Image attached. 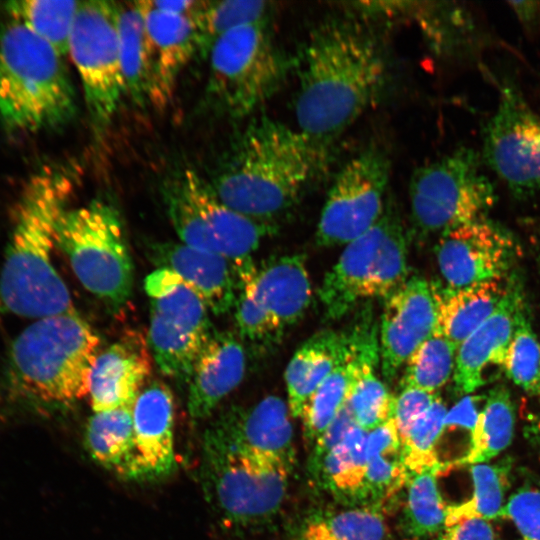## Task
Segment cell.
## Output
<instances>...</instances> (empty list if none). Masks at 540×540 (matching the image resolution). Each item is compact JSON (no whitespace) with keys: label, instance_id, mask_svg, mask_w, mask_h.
Wrapping results in <instances>:
<instances>
[{"label":"cell","instance_id":"cell-1","mask_svg":"<svg viewBox=\"0 0 540 540\" xmlns=\"http://www.w3.org/2000/svg\"><path fill=\"white\" fill-rule=\"evenodd\" d=\"M297 129L324 152L378 99L385 56L358 24L333 19L309 35L298 64Z\"/></svg>","mask_w":540,"mask_h":540},{"label":"cell","instance_id":"cell-2","mask_svg":"<svg viewBox=\"0 0 540 540\" xmlns=\"http://www.w3.org/2000/svg\"><path fill=\"white\" fill-rule=\"evenodd\" d=\"M326 155L298 129L261 116L233 136L207 178L225 205L276 225L299 202Z\"/></svg>","mask_w":540,"mask_h":540},{"label":"cell","instance_id":"cell-3","mask_svg":"<svg viewBox=\"0 0 540 540\" xmlns=\"http://www.w3.org/2000/svg\"><path fill=\"white\" fill-rule=\"evenodd\" d=\"M71 176L63 168H44L22 193L0 273V300L18 316L75 310L52 261L56 226L73 192Z\"/></svg>","mask_w":540,"mask_h":540},{"label":"cell","instance_id":"cell-4","mask_svg":"<svg viewBox=\"0 0 540 540\" xmlns=\"http://www.w3.org/2000/svg\"><path fill=\"white\" fill-rule=\"evenodd\" d=\"M62 55L21 23L0 25V119L11 133L62 128L76 97Z\"/></svg>","mask_w":540,"mask_h":540},{"label":"cell","instance_id":"cell-5","mask_svg":"<svg viewBox=\"0 0 540 540\" xmlns=\"http://www.w3.org/2000/svg\"><path fill=\"white\" fill-rule=\"evenodd\" d=\"M100 339L75 310L36 319L14 340L10 385L18 396L49 405L88 395Z\"/></svg>","mask_w":540,"mask_h":540},{"label":"cell","instance_id":"cell-6","mask_svg":"<svg viewBox=\"0 0 540 540\" xmlns=\"http://www.w3.org/2000/svg\"><path fill=\"white\" fill-rule=\"evenodd\" d=\"M55 244L86 290L111 311L126 304L134 268L121 215L113 204L93 199L66 209L56 226Z\"/></svg>","mask_w":540,"mask_h":540},{"label":"cell","instance_id":"cell-7","mask_svg":"<svg viewBox=\"0 0 540 540\" xmlns=\"http://www.w3.org/2000/svg\"><path fill=\"white\" fill-rule=\"evenodd\" d=\"M407 232L398 210L386 204L380 219L346 244L325 274L319 299L326 318L337 320L358 303L387 297L408 278Z\"/></svg>","mask_w":540,"mask_h":540},{"label":"cell","instance_id":"cell-8","mask_svg":"<svg viewBox=\"0 0 540 540\" xmlns=\"http://www.w3.org/2000/svg\"><path fill=\"white\" fill-rule=\"evenodd\" d=\"M207 60L205 102L214 112L234 119L247 117L272 97L288 68L268 22L227 32L214 43Z\"/></svg>","mask_w":540,"mask_h":540},{"label":"cell","instance_id":"cell-9","mask_svg":"<svg viewBox=\"0 0 540 540\" xmlns=\"http://www.w3.org/2000/svg\"><path fill=\"white\" fill-rule=\"evenodd\" d=\"M161 195L182 243L235 263L252 258L261 241L277 232V225L251 219L225 205L208 178L192 168L176 169L166 176Z\"/></svg>","mask_w":540,"mask_h":540},{"label":"cell","instance_id":"cell-10","mask_svg":"<svg viewBox=\"0 0 540 540\" xmlns=\"http://www.w3.org/2000/svg\"><path fill=\"white\" fill-rule=\"evenodd\" d=\"M481 155L459 147L413 172L409 184L412 231L418 238L486 217L496 191L484 174Z\"/></svg>","mask_w":540,"mask_h":540},{"label":"cell","instance_id":"cell-11","mask_svg":"<svg viewBox=\"0 0 540 540\" xmlns=\"http://www.w3.org/2000/svg\"><path fill=\"white\" fill-rule=\"evenodd\" d=\"M292 468L258 453L203 444L206 496L229 527L267 522L282 506Z\"/></svg>","mask_w":540,"mask_h":540},{"label":"cell","instance_id":"cell-12","mask_svg":"<svg viewBox=\"0 0 540 540\" xmlns=\"http://www.w3.org/2000/svg\"><path fill=\"white\" fill-rule=\"evenodd\" d=\"M150 298L147 342L162 374L188 382L193 366L214 333L209 309L175 272L157 268L144 281Z\"/></svg>","mask_w":540,"mask_h":540},{"label":"cell","instance_id":"cell-13","mask_svg":"<svg viewBox=\"0 0 540 540\" xmlns=\"http://www.w3.org/2000/svg\"><path fill=\"white\" fill-rule=\"evenodd\" d=\"M119 4L80 1L71 31L68 53L82 83L86 106L96 132L111 123L126 95L119 38Z\"/></svg>","mask_w":540,"mask_h":540},{"label":"cell","instance_id":"cell-14","mask_svg":"<svg viewBox=\"0 0 540 540\" xmlns=\"http://www.w3.org/2000/svg\"><path fill=\"white\" fill-rule=\"evenodd\" d=\"M480 155L515 197L540 192V114L509 80L498 84L497 105L483 127Z\"/></svg>","mask_w":540,"mask_h":540},{"label":"cell","instance_id":"cell-15","mask_svg":"<svg viewBox=\"0 0 540 540\" xmlns=\"http://www.w3.org/2000/svg\"><path fill=\"white\" fill-rule=\"evenodd\" d=\"M389 178L390 161L378 147L371 146L350 159L328 191L316 243L346 245L368 231L385 210Z\"/></svg>","mask_w":540,"mask_h":540},{"label":"cell","instance_id":"cell-16","mask_svg":"<svg viewBox=\"0 0 540 540\" xmlns=\"http://www.w3.org/2000/svg\"><path fill=\"white\" fill-rule=\"evenodd\" d=\"M515 248L504 228L483 217L443 232L435 254L445 286L458 289L502 280L512 264Z\"/></svg>","mask_w":540,"mask_h":540},{"label":"cell","instance_id":"cell-17","mask_svg":"<svg viewBox=\"0 0 540 540\" xmlns=\"http://www.w3.org/2000/svg\"><path fill=\"white\" fill-rule=\"evenodd\" d=\"M291 417L288 403L274 395L250 407L232 406L209 425L203 444L262 454L292 468Z\"/></svg>","mask_w":540,"mask_h":540},{"label":"cell","instance_id":"cell-18","mask_svg":"<svg viewBox=\"0 0 540 540\" xmlns=\"http://www.w3.org/2000/svg\"><path fill=\"white\" fill-rule=\"evenodd\" d=\"M436 303L431 284L423 277H408L384 298L379 327L382 375L394 378L411 354L434 332Z\"/></svg>","mask_w":540,"mask_h":540},{"label":"cell","instance_id":"cell-19","mask_svg":"<svg viewBox=\"0 0 540 540\" xmlns=\"http://www.w3.org/2000/svg\"><path fill=\"white\" fill-rule=\"evenodd\" d=\"M137 3L144 19L148 102L162 109L180 73L197 54V29L191 15L161 11L150 0Z\"/></svg>","mask_w":540,"mask_h":540},{"label":"cell","instance_id":"cell-20","mask_svg":"<svg viewBox=\"0 0 540 540\" xmlns=\"http://www.w3.org/2000/svg\"><path fill=\"white\" fill-rule=\"evenodd\" d=\"M151 357L147 339L137 330L126 331L98 353L88 382L93 411L133 407L151 374Z\"/></svg>","mask_w":540,"mask_h":540},{"label":"cell","instance_id":"cell-21","mask_svg":"<svg viewBox=\"0 0 540 540\" xmlns=\"http://www.w3.org/2000/svg\"><path fill=\"white\" fill-rule=\"evenodd\" d=\"M238 284L285 330L308 309L312 288L302 254L273 257L257 266L252 258L235 263Z\"/></svg>","mask_w":540,"mask_h":540},{"label":"cell","instance_id":"cell-22","mask_svg":"<svg viewBox=\"0 0 540 540\" xmlns=\"http://www.w3.org/2000/svg\"><path fill=\"white\" fill-rule=\"evenodd\" d=\"M148 257L158 268L175 272L203 299L215 315L230 312L238 294L235 262L209 251L175 242L147 244Z\"/></svg>","mask_w":540,"mask_h":540},{"label":"cell","instance_id":"cell-23","mask_svg":"<svg viewBox=\"0 0 540 540\" xmlns=\"http://www.w3.org/2000/svg\"><path fill=\"white\" fill-rule=\"evenodd\" d=\"M246 353L231 331H214L198 356L188 380V411L193 420L209 417L243 380Z\"/></svg>","mask_w":540,"mask_h":540},{"label":"cell","instance_id":"cell-24","mask_svg":"<svg viewBox=\"0 0 540 540\" xmlns=\"http://www.w3.org/2000/svg\"><path fill=\"white\" fill-rule=\"evenodd\" d=\"M522 300L520 288L510 284L492 315L459 345L452 375L459 393L468 395L479 389L490 365L503 368L515 313Z\"/></svg>","mask_w":540,"mask_h":540},{"label":"cell","instance_id":"cell-25","mask_svg":"<svg viewBox=\"0 0 540 540\" xmlns=\"http://www.w3.org/2000/svg\"><path fill=\"white\" fill-rule=\"evenodd\" d=\"M135 444L146 480L169 475L175 465L174 398L159 380L147 383L133 407Z\"/></svg>","mask_w":540,"mask_h":540},{"label":"cell","instance_id":"cell-26","mask_svg":"<svg viewBox=\"0 0 540 540\" xmlns=\"http://www.w3.org/2000/svg\"><path fill=\"white\" fill-rule=\"evenodd\" d=\"M502 280L458 289L432 283L437 311L435 330L458 348L492 315L505 296L510 284Z\"/></svg>","mask_w":540,"mask_h":540},{"label":"cell","instance_id":"cell-27","mask_svg":"<svg viewBox=\"0 0 540 540\" xmlns=\"http://www.w3.org/2000/svg\"><path fill=\"white\" fill-rule=\"evenodd\" d=\"M348 350V334L330 329L316 332L296 350L285 371L287 403L292 417L301 416L307 400Z\"/></svg>","mask_w":540,"mask_h":540},{"label":"cell","instance_id":"cell-28","mask_svg":"<svg viewBox=\"0 0 540 540\" xmlns=\"http://www.w3.org/2000/svg\"><path fill=\"white\" fill-rule=\"evenodd\" d=\"M92 459L125 480H146L135 444L132 407L94 412L85 430Z\"/></svg>","mask_w":540,"mask_h":540},{"label":"cell","instance_id":"cell-29","mask_svg":"<svg viewBox=\"0 0 540 540\" xmlns=\"http://www.w3.org/2000/svg\"><path fill=\"white\" fill-rule=\"evenodd\" d=\"M402 442L393 418L367 433L366 468L362 498L384 500L406 485Z\"/></svg>","mask_w":540,"mask_h":540},{"label":"cell","instance_id":"cell-30","mask_svg":"<svg viewBox=\"0 0 540 540\" xmlns=\"http://www.w3.org/2000/svg\"><path fill=\"white\" fill-rule=\"evenodd\" d=\"M514 427L515 410L510 392L505 386H496L485 396L467 453L455 464L488 463L510 445Z\"/></svg>","mask_w":540,"mask_h":540},{"label":"cell","instance_id":"cell-31","mask_svg":"<svg viewBox=\"0 0 540 540\" xmlns=\"http://www.w3.org/2000/svg\"><path fill=\"white\" fill-rule=\"evenodd\" d=\"M348 339V353L310 396L301 413L304 436L309 441L315 442L347 403L358 368L349 335Z\"/></svg>","mask_w":540,"mask_h":540},{"label":"cell","instance_id":"cell-32","mask_svg":"<svg viewBox=\"0 0 540 540\" xmlns=\"http://www.w3.org/2000/svg\"><path fill=\"white\" fill-rule=\"evenodd\" d=\"M442 470L441 467H430L409 473L403 524L406 533L413 538L437 535L446 526L447 505L437 482Z\"/></svg>","mask_w":540,"mask_h":540},{"label":"cell","instance_id":"cell-33","mask_svg":"<svg viewBox=\"0 0 540 540\" xmlns=\"http://www.w3.org/2000/svg\"><path fill=\"white\" fill-rule=\"evenodd\" d=\"M510 470L509 458L493 464L470 465L472 495L465 502L447 506L446 526L472 518L488 521L500 518L506 503Z\"/></svg>","mask_w":540,"mask_h":540},{"label":"cell","instance_id":"cell-34","mask_svg":"<svg viewBox=\"0 0 540 540\" xmlns=\"http://www.w3.org/2000/svg\"><path fill=\"white\" fill-rule=\"evenodd\" d=\"M270 5L261 0L201 1L193 15L198 36L197 55L207 59L214 43L237 27L268 22Z\"/></svg>","mask_w":540,"mask_h":540},{"label":"cell","instance_id":"cell-35","mask_svg":"<svg viewBox=\"0 0 540 540\" xmlns=\"http://www.w3.org/2000/svg\"><path fill=\"white\" fill-rule=\"evenodd\" d=\"M367 433L355 425L316 469V475L324 487L334 494L362 498Z\"/></svg>","mask_w":540,"mask_h":540},{"label":"cell","instance_id":"cell-36","mask_svg":"<svg viewBox=\"0 0 540 540\" xmlns=\"http://www.w3.org/2000/svg\"><path fill=\"white\" fill-rule=\"evenodd\" d=\"M118 38L126 95L144 106L148 102L147 56L144 19L137 1L119 4Z\"/></svg>","mask_w":540,"mask_h":540},{"label":"cell","instance_id":"cell-37","mask_svg":"<svg viewBox=\"0 0 540 540\" xmlns=\"http://www.w3.org/2000/svg\"><path fill=\"white\" fill-rule=\"evenodd\" d=\"M80 1L22 0L5 6L15 20L51 44L62 56L68 53L69 39Z\"/></svg>","mask_w":540,"mask_h":540},{"label":"cell","instance_id":"cell-38","mask_svg":"<svg viewBox=\"0 0 540 540\" xmlns=\"http://www.w3.org/2000/svg\"><path fill=\"white\" fill-rule=\"evenodd\" d=\"M456 352L457 347L434 330L405 362L402 387L435 393L453 375Z\"/></svg>","mask_w":540,"mask_h":540},{"label":"cell","instance_id":"cell-39","mask_svg":"<svg viewBox=\"0 0 540 540\" xmlns=\"http://www.w3.org/2000/svg\"><path fill=\"white\" fill-rule=\"evenodd\" d=\"M386 535L387 525L380 510L359 507L310 520L302 540H385Z\"/></svg>","mask_w":540,"mask_h":540},{"label":"cell","instance_id":"cell-40","mask_svg":"<svg viewBox=\"0 0 540 540\" xmlns=\"http://www.w3.org/2000/svg\"><path fill=\"white\" fill-rule=\"evenodd\" d=\"M503 369L509 379L527 394L540 397V342L527 317L523 300L515 313Z\"/></svg>","mask_w":540,"mask_h":540},{"label":"cell","instance_id":"cell-41","mask_svg":"<svg viewBox=\"0 0 540 540\" xmlns=\"http://www.w3.org/2000/svg\"><path fill=\"white\" fill-rule=\"evenodd\" d=\"M447 410L438 396L431 407L412 424L402 440L404 462L409 473L430 467L444 469L445 464L437 454V443L444 430Z\"/></svg>","mask_w":540,"mask_h":540},{"label":"cell","instance_id":"cell-42","mask_svg":"<svg viewBox=\"0 0 540 540\" xmlns=\"http://www.w3.org/2000/svg\"><path fill=\"white\" fill-rule=\"evenodd\" d=\"M501 518L516 527L520 540H540V478H528L506 501Z\"/></svg>","mask_w":540,"mask_h":540},{"label":"cell","instance_id":"cell-43","mask_svg":"<svg viewBox=\"0 0 540 540\" xmlns=\"http://www.w3.org/2000/svg\"><path fill=\"white\" fill-rule=\"evenodd\" d=\"M438 395L413 387H402L395 397L392 418L395 422L401 442L412 424L434 403Z\"/></svg>","mask_w":540,"mask_h":540},{"label":"cell","instance_id":"cell-44","mask_svg":"<svg viewBox=\"0 0 540 540\" xmlns=\"http://www.w3.org/2000/svg\"><path fill=\"white\" fill-rule=\"evenodd\" d=\"M355 425L353 416L346 403L331 424L315 441L310 463L314 471H316L322 459L345 438Z\"/></svg>","mask_w":540,"mask_h":540},{"label":"cell","instance_id":"cell-45","mask_svg":"<svg viewBox=\"0 0 540 540\" xmlns=\"http://www.w3.org/2000/svg\"><path fill=\"white\" fill-rule=\"evenodd\" d=\"M485 401L483 395H465L451 409L447 410L444 418V430L465 429L472 434Z\"/></svg>","mask_w":540,"mask_h":540},{"label":"cell","instance_id":"cell-46","mask_svg":"<svg viewBox=\"0 0 540 540\" xmlns=\"http://www.w3.org/2000/svg\"><path fill=\"white\" fill-rule=\"evenodd\" d=\"M434 540H497L488 520L472 518L445 526Z\"/></svg>","mask_w":540,"mask_h":540},{"label":"cell","instance_id":"cell-47","mask_svg":"<svg viewBox=\"0 0 540 540\" xmlns=\"http://www.w3.org/2000/svg\"><path fill=\"white\" fill-rule=\"evenodd\" d=\"M151 4L164 12L181 15L193 16L199 8L201 1L194 0H162V1H150Z\"/></svg>","mask_w":540,"mask_h":540},{"label":"cell","instance_id":"cell-48","mask_svg":"<svg viewBox=\"0 0 540 540\" xmlns=\"http://www.w3.org/2000/svg\"><path fill=\"white\" fill-rule=\"evenodd\" d=\"M539 428H540V425H539Z\"/></svg>","mask_w":540,"mask_h":540}]
</instances>
